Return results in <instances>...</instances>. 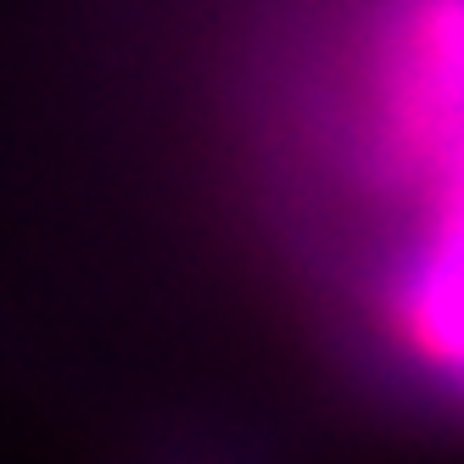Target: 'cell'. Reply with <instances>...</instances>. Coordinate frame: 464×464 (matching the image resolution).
<instances>
[{
    "label": "cell",
    "instance_id": "1",
    "mask_svg": "<svg viewBox=\"0 0 464 464\" xmlns=\"http://www.w3.org/2000/svg\"><path fill=\"white\" fill-rule=\"evenodd\" d=\"M353 174L381 208V252L464 179V0H386L375 12L358 56Z\"/></svg>",
    "mask_w": 464,
    "mask_h": 464
}]
</instances>
